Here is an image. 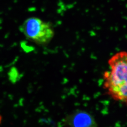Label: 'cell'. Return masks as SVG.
<instances>
[{
	"mask_svg": "<svg viewBox=\"0 0 127 127\" xmlns=\"http://www.w3.org/2000/svg\"><path fill=\"white\" fill-rule=\"evenodd\" d=\"M109 71L103 74L104 88L113 99L127 103V53L123 51L108 60Z\"/></svg>",
	"mask_w": 127,
	"mask_h": 127,
	"instance_id": "1",
	"label": "cell"
},
{
	"mask_svg": "<svg viewBox=\"0 0 127 127\" xmlns=\"http://www.w3.org/2000/svg\"><path fill=\"white\" fill-rule=\"evenodd\" d=\"M20 30L27 39L40 45L48 44L54 36L53 28L50 24L36 17L25 20Z\"/></svg>",
	"mask_w": 127,
	"mask_h": 127,
	"instance_id": "2",
	"label": "cell"
},
{
	"mask_svg": "<svg viewBox=\"0 0 127 127\" xmlns=\"http://www.w3.org/2000/svg\"><path fill=\"white\" fill-rule=\"evenodd\" d=\"M70 127H97L95 118L85 111L77 110L68 115L64 120Z\"/></svg>",
	"mask_w": 127,
	"mask_h": 127,
	"instance_id": "3",
	"label": "cell"
}]
</instances>
